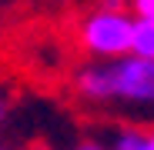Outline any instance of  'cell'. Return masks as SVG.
Listing matches in <instances>:
<instances>
[{
  "label": "cell",
  "mask_w": 154,
  "mask_h": 150,
  "mask_svg": "<svg viewBox=\"0 0 154 150\" xmlns=\"http://www.w3.org/2000/svg\"><path fill=\"white\" fill-rule=\"evenodd\" d=\"M147 147L154 150V130H147Z\"/></svg>",
  "instance_id": "cell-9"
},
{
  "label": "cell",
  "mask_w": 154,
  "mask_h": 150,
  "mask_svg": "<svg viewBox=\"0 0 154 150\" xmlns=\"http://www.w3.org/2000/svg\"><path fill=\"white\" fill-rule=\"evenodd\" d=\"M131 54L151 57V60H154V20H144V17L134 20V43H131Z\"/></svg>",
  "instance_id": "cell-3"
},
{
  "label": "cell",
  "mask_w": 154,
  "mask_h": 150,
  "mask_svg": "<svg viewBox=\"0 0 154 150\" xmlns=\"http://www.w3.org/2000/svg\"><path fill=\"white\" fill-rule=\"evenodd\" d=\"M74 150H107V147H104V143H97V140H81Z\"/></svg>",
  "instance_id": "cell-6"
},
{
  "label": "cell",
  "mask_w": 154,
  "mask_h": 150,
  "mask_svg": "<svg viewBox=\"0 0 154 150\" xmlns=\"http://www.w3.org/2000/svg\"><path fill=\"white\" fill-rule=\"evenodd\" d=\"M30 150H50V147H44V143H34V147H30Z\"/></svg>",
  "instance_id": "cell-10"
},
{
  "label": "cell",
  "mask_w": 154,
  "mask_h": 150,
  "mask_svg": "<svg viewBox=\"0 0 154 150\" xmlns=\"http://www.w3.org/2000/svg\"><path fill=\"white\" fill-rule=\"evenodd\" d=\"M134 7V17H144V20H154V0H127Z\"/></svg>",
  "instance_id": "cell-5"
},
{
  "label": "cell",
  "mask_w": 154,
  "mask_h": 150,
  "mask_svg": "<svg viewBox=\"0 0 154 150\" xmlns=\"http://www.w3.org/2000/svg\"><path fill=\"white\" fill-rule=\"evenodd\" d=\"M97 7H111V10H117V7H127V0H97Z\"/></svg>",
  "instance_id": "cell-7"
},
{
  "label": "cell",
  "mask_w": 154,
  "mask_h": 150,
  "mask_svg": "<svg viewBox=\"0 0 154 150\" xmlns=\"http://www.w3.org/2000/svg\"><path fill=\"white\" fill-rule=\"evenodd\" d=\"M7 117V97H0V120Z\"/></svg>",
  "instance_id": "cell-8"
},
{
  "label": "cell",
  "mask_w": 154,
  "mask_h": 150,
  "mask_svg": "<svg viewBox=\"0 0 154 150\" xmlns=\"http://www.w3.org/2000/svg\"><path fill=\"white\" fill-rule=\"evenodd\" d=\"M134 13H127L124 7L111 10V7H97L91 13L81 17L77 23V43L87 57L94 60H114L131 54L134 43Z\"/></svg>",
  "instance_id": "cell-2"
},
{
  "label": "cell",
  "mask_w": 154,
  "mask_h": 150,
  "mask_svg": "<svg viewBox=\"0 0 154 150\" xmlns=\"http://www.w3.org/2000/svg\"><path fill=\"white\" fill-rule=\"evenodd\" d=\"M74 87L91 104L154 107V60L124 54L114 60H91L77 70Z\"/></svg>",
  "instance_id": "cell-1"
},
{
  "label": "cell",
  "mask_w": 154,
  "mask_h": 150,
  "mask_svg": "<svg viewBox=\"0 0 154 150\" xmlns=\"http://www.w3.org/2000/svg\"><path fill=\"white\" fill-rule=\"evenodd\" d=\"M111 150H151L147 147V130L141 127H121L111 140Z\"/></svg>",
  "instance_id": "cell-4"
},
{
  "label": "cell",
  "mask_w": 154,
  "mask_h": 150,
  "mask_svg": "<svg viewBox=\"0 0 154 150\" xmlns=\"http://www.w3.org/2000/svg\"><path fill=\"white\" fill-rule=\"evenodd\" d=\"M0 150H7V147H0Z\"/></svg>",
  "instance_id": "cell-11"
}]
</instances>
